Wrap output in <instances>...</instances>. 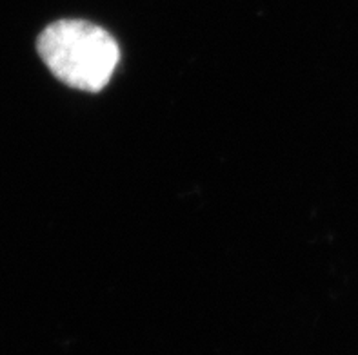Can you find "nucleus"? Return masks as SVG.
<instances>
[{
	"label": "nucleus",
	"instance_id": "f257e3e1",
	"mask_svg": "<svg viewBox=\"0 0 358 355\" xmlns=\"http://www.w3.org/2000/svg\"><path fill=\"white\" fill-rule=\"evenodd\" d=\"M36 50L59 80L91 93L108 86L120 60L113 36L86 20H57L41 33Z\"/></svg>",
	"mask_w": 358,
	"mask_h": 355
}]
</instances>
